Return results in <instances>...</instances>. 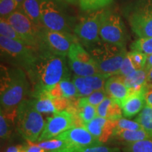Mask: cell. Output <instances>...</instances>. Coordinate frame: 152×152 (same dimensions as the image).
Instances as JSON below:
<instances>
[{"mask_svg": "<svg viewBox=\"0 0 152 152\" xmlns=\"http://www.w3.org/2000/svg\"><path fill=\"white\" fill-rule=\"evenodd\" d=\"M26 73L32 87L31 95L46 92L63 80L70 78L66 56L39 47Z\"/></svg>", "mask_w": 152, "mask_h": 152, "instance_id": "1", "label": "cell"}, {"mask_svg": "<svg viewBox=\"0 0 152 152\" xmlns=\"http://www.w3.org/2000/svg\"><path fill=\"white\" fill-rule=\"evenodd\" d=\"M31 92V85L25 70L1 64L0 73L1 111L7 115H16L18 106Z\"/></svg>", "mask_w": 152, "mask_h": 152, "instance_id": "2", "label": "cell"}, {"mask_svg": "<svg viewBox=\"0 0 152 152\" xmlns=\"http://www.w3.org/2000/svg\"><path fill=\"white\" fill-rule=\"evenodd\" d=\"M93 59L97 65L99 73L109 77L117 75L126 56L125 47L101 40L87 47Z\"/></svg>", "mask_w": 152, "mask_h": 152, "instance_id": "3", "label": "cell"}, {"mask_svg": "<svg viewBox=\"0 0 152 152\" xmlns=\"http://www.w3.org/2000/svg\"><path fill=\"white\" fill-rule=\"evenodd\" d=\"M15 123L18 133L26 141L36 143L46 122L42 113L35 108L32 99H26L16 110Z\"/></svg>", "mask_w": 152, "mask_h": 152, "instance_id": "4", "label": "cell"}, {"mask_svg": "<svg viewBox=\"0 0 152 152\" xmlns=\"http://www.w3.org/2000/svg\"><path fill=\"white\" fill-rule=\"evenodd\" d=\"M61 0H40V19L42 27L54 31L73 34L71 19Z\"/></svg>", "mask_w": 152, "mask_h": 152, "instance_id": "5", "label": "cell"}, {"mask_svg": "<svg viewBox=\"0 0 152 152\" xmlns=\"http://www.w3.org/2000/svg\"><path fill=\"white\" fill-rule=\"evenodd\" d=\"M0 49L1 59L11 66L26 71L35 59L38 49L22 42L0 36Z\"/></svg>", "mask_w": 152, "mask_h": 152, "instance_id": "6", "label": "cell"}, {"mask_svg": "<svg viewBox=\"0 0 152 152\" xmlns=\"http://www.w3.org/2000/svg\"><path fill=\"white\" fill-rule=\"evenodd\" d=\"M106 11L107 10L104 9L91 11L82 18L74 27L73 33L85 44L87 48L101 40L100 28Z\"/></svg>", "mask_w": 152, "mask_h": 152, "instance_id": "7", "label": "cell"}, {"mask_svg": "<svg viewBox=\"0 0 152 152\" xmlns=\"http://www.w3.org/2000/svg\"><path fill=\"white\" fill-rule=\"evenodd\" d=\"M67 56L70 68L75 75L86 77L100 73L92 56L78 39L72 45Z\"/></svg>", "mask_w": 152, "mask_h": 152, "instance_id": "8", "label": "cell"}, {"mask_svg": "<svg viewBox=\"0 0 152 152\" xmlns=\"http://www.w3.org/2000/svg\"><path fill=\"white\" fill-rule=\"evenodd\" d=\"M39 47L66 57L72 45L78 38L75 34L54 31L43 27L39 30Z\"/></svg>", "mask_w": 152, "mask_h": 152, "instance_id": "9", "label": "cell"}, {"mask_svg": "<svg viewBox=\"0 0 152 152\" xmlns=\"http://www.w3.org/2000/svg\"><path fill=\"white\" fill-rule=\"evenodd\" d=\"M77 123L79 125L80 123L75 114L69 110L67 109L54 114L47 118L38 142L56 137L68 130L77 127Z\"/></svg>", "mask_w": 152, "mask_h": 152, "instance_id": "10", "label": "cell"}, {"mask_svg": "<svg viewBox=\"0 0 152 152\" xmlns=\"http://www.w3.org/2000/svg\"><path fill=\"white\" fill-rule=\"evenodd\" d=\"M99 35L102 40L125 47V29L121 16L107 10L101 25Z\"/></svg>", "mask_w": 152, "mask_h": 152, "instance_id": "11", "label": "cell"}, {"mask_svg": "<svg viewBox=\"0 0 152 152\" xmlns=\"http://www.w3.org/2000/svg\"><path fill=\"white\" fill-rule=\"evenodd\" d=\"M28 46L38 49L40 44L39 29L20 11H15L7 19Z\"/></svg>", "mask_w": 152, "mask_h": 152, "instance_id": "12", "label": "cell"}, {"mask_svg": "<svg viewBox=\"0 0 152 152\" xmlns=\"http://www.w3.org/2000/svg\"><path fill=\"white\" fill-rule=\"evenodd\" d=\"M132 30L140 38L152 37V3L139 7L129 18Z\"/></svg>", "mask_w": 152, "mask_h": 152, "instance_id": "13", "label": "cell"}, {"mask_svg": "<svg viewBox=\"0 0 152 152\" xmlns=\"http://www.w3.org/2000/svg\"><path fill=\"white\" fill-rule=\"evenodd\" d=\"M35 108L41 113L54 114L68 109L74 99L53 98L46 93L31 95Z\"/></svg>", "mask_w": 152, "mask_h": 152, "instance_id": "14", "label": "cell"}, {"mask_svg": "<svg viewBox=\"0 0 152 152\" xmlns=\"http://www.w3.org/2000/svg\"><path fill=\"white\" fill-rule=\"evenodd\" d=\"M56 138L67 140L82 149L102 145L100 142L87 130L85 127H75L61 133Z\"/></svg>", "mask_w": 152, "mask_h": 152, "instance_id": "15", "label": "cell"}, {"mask_svg": "<svg viewBox=\"0 0 152 152\" xmlns=\"http://www.w3.org/2000/svg\"><path fill=\"white\" fill-rule=\"evenodd\" d=\"M84 127L102 144L112 137L115 128V121H109L97 115L90 123L85 124Z\"/></svg>", "mask_w": 152, "mask_h": 152, "instance_id": "16", "label": "cell"}, {"mask_svg": "<svg viewBox=\"0 0 152 152\" xmlns=\"http://www.w3.org/2000/svg\"><path fill=\"white\" fill-rule=\"evenodd\" d=\"M105 91L109 97L116 101L121 106L130 95V90L118 75L111 76L108 78L105 85Z\"/></svg>", "mask_w": 152, "mask_h": 152, "instance_id": "17", "label": "cell"}, {"mask_svg": "<svg viewBox=\"0 0 152 152\" xmlns=\"http://www.w3.org/2000/svg\"><path fill=\"white\" fill-rule=\"evenodd\" d=\"M147 90V89H146L140 92L130 94L121 105L124 116L130 118L141 112L146 105L144 96Z\"/></svg>", "mask_w": 152, "mask_h": 152, "instance_id": "18", "label": "cell"}, {"mask_svg": "<svg viewBox=\"0 0 152 152\" xmlns=\"http://www.w3.org/2000/svg\"><path fill=\"white\" fill-rule=\"evenodd\" d=\"M98 116L111 121H116L122 118L123 110L120 104L109 96L96 107Z\"/></svg>", "mask_w": 152, "mask_h": 152, "instance_id": "19", "label": "cell"}, {"mask_svg": "<svg viewBox=\"0 0 152 152\" xmlns=\"http://www.w3.org/2000/svg\"><path fill=\"white\" fill-rule=\"evenodd\" d=\"M47 95L53 98L68 99H75L78 98L77 89L70 78L63 80L56 84L55 86L46 92Z\"/></svg>", "mask_w": 152, "mask_h": 152, "instance_id": "20", "label": "cell"}, {"mask_svg": "<svg viewBox=\"0 0 152 152\" xmlns=\"http://www.w3.org/2000/svg\"><path fill=\"white\" fill-rule=\"evenodd\" d=\"M148 71L146 69L135 70L126 76H119L130 90V94L147 89L146 86Z\"/></svg>", "mask_w": 152, "mask_h": 152, "instance_id": "21", "label": "cell"}, {"mask_svg": "<svg viewBox=\"0 0 152 152\" xmlns=\"http://www.w3.org/2000/svg\"><path fill=\"white\" fill-rule=\"evenodd\" d=\"M36 144L46 150L47 152H77L83 149L71 142L56 137L45 141L38 142Z\"/></svg>", "mask_w": 152, "mask_h": 152, "instance_id": "22", "label": "cell"}, {"mask_svg": "<svg viewBox=\"0 0 152 152\" xmlns=\"http://www.w3.org/2000/svg\"><path fill=\"white\" fill-rule=\"evenodd\" d=\"M39 29L42 27L40 19V0H24L20 10Z\"/></svg>", "mask_w": 152, "mask_h": 152, "instance_id": "23", "label": "cell"}, {"mask_svg": "<svg viewBox=\"0 0 152 152\" xmlns=\"http://www.w3.org/2000/svg\"><path fill=\"white\" fill-rule=\"evenodd\" d=\"M112 137L127 143H132L147 139H152L151 137L144 130H118L116 128L114 129Z\"/></svg>", "mask_w": 152, "mask_h": 152, "instance_id": "24", "label": "cell"}, {"mask_svg": "<svg viewBox=\"0 0 152 152\" xmlns=\"http://www.w3.org/2000/svg\"><path fill=\"white\" fill-rule=\"evenodd\" d=\"M16 115H7L1 110L0 113V137L1 140H5L11 136L12 126L15 123Z\"/></svg>", "mask_w": 152, "mask_h": 152, "instance_id": "25", "label": "cell"}, {"mask_svg": "<svg viewBox=\"0 0 152 152\" xmlns=\"http://www.w3.org/2000/svg\"><path fill=\"white\" fill-rule=\"evenodd\" d=\"M135 121L139 123L143 130L152 138V107L146 104L136 118Z\"/></svg>", "mask_w": 152, "mask_h": 152, "instance_id": "26", "label": "cell"}, {"mask_svg": "<svg viewBox=\"0 0 152 152\" xmlns=\"http://www.w3.org/2000/svg\"><path fill=\"white\" fill-rule=\"evenodd\" d=\"M110 77L102 73H97L95 75L84 77L85 81L87 86L93 92L98 90H105V85L108 78Z\"/></svg>", "mask_w": 152, "mask_h": 152, "instance_id": "27", "label": "cell"}, {"mask_svg": "<svg viewBox=\"0 0 152 152\" xmlns=\"http://www.w3.org/2000/svg\"><path fill=\"white\" fill-rule=\"evenodd\" d=\"M112 2L113 0H78L81 9L90 12L103 9Z\"/></svg>", "mask_w": 152, "mask_h": 152, "instance_id": "28", "label": "cell"}, {"mask_svg": "<svg viewBox=\"0 0 152 152\" xmlns=\"http://www.w3.org/2000/svg\"><path fill=\"white\" fill-rule=\"evenodd\" d=\"M124 152H152V139L141 140L125 144Z\"/></svg>", "mask_w": 152, "mask_h": 152, "instance_id": "29", "label": "cell"}, {"mask_svg": "<svg viewBox=\"0 0 152 152\" xmlns=\"http://www.w3.org/2000/svg\"><path fill=\"white\" fill-rule=\"evenodd\" d=\"M0 36L25 43L22 37L18 35L16 30L13 28L7 19L0 18Z\"/></svg>", "mask_w": 152, "mask_h": 152, "instance_id": "30", "label": "cell"}, {"mask_svg": "<svg viewBox=\"0 0 152 152\" xmlns=\"http://www.w3.org/2000/svg\"><path fill=\"white\" fill-rule=\"evenodd\" d=\"M131 49L150 56L152 54V37L140 38L131 45Z\"/></svg>", "mask_w": 152, "mask_h": 152, "instance_id": "31", "label": "cell"}, {"mask_svg": "<svg viewBox=\"0 0 152 152\" xmlns=\"http://www.w3.org/2000/svg\"><path fill=\"white\" fill-rule=\"evenodd\" d=\"M72 81H73L76 89H77L78 98L86 97V96H90L92 92H94L87 85L85 81L84 77H81V76H77L75 75L73 77Z\"/></svg>", "mask_w": 152, "mask_h": 152, "instance_id": "32", "label": "cell"}, {"mask_svg": "<svg viewBox=\"0 0 152 152\" xmlns=\"http://www.w3.org/2000/svg\"><path fill=\"white\" fill-rule=\"evenodd\" d=\"M18 8L14 0H0L1 18L7 19Z\"/></svg>", "mask_w": 152, "mask_h": 152, "instance_id": "33", "label": "cell"}, {"mask_svg": "<svg viewBox=\"0 0 152 152\" xmlns=\"http://www.w3.org/2000/svg\"><path fill=\"white\" fill-rule=\"evenodd\" d=\"M128 54L136 70H140L144 68L147 60V55L140 52H137V51H131Z\"/></svg>", "mask_w": 152, "mask_h": 152, "instance_id": "34", "label": "cell"}, {"mask_svg": "<svg viewBox=\"0 0 152 152\" xmlns=\"http://www.w3.org/2000/svg\"><path fill=\"white\" fill-rule=\"evenodd\" d=\"M115 128L118 130H143L142 127L135 121H130L124 118H121L115 121Z\"/></svg>", "mask_w": 152, "mask_h": 152, "instance_id": "35", "label": "cell"}, {"mask_svg": "<svg viewBox=\"0 0 152 152\" xmlns=\"http://www.w3.org/2000/svg\"><path fill=\"white\" fill-rule=\"evenodd\" d=\"M108 96V94L105 90H98V91H94V92H92L90 96H86V97H83L84 99L86 102L90 103L92 105L97 106L102 103L103 101Z\"/></svg>", "mask_w": 152, "mask_h": 152, "instance_id": "36", "label": "cell"}, {"mask_svg": "<svg viewBox=\"0 0 152 152\" xmlns=\"http://www.w3.org/2000/svg\"><path fill=\"white\" fill-rule=\"evenodd\" d=\"M135 68H134V65H133L130 56H128V54H127L126 56L125 57L124 60H123L122 66H121V69H120L119 72L118 73L117 75L122 76V77H123V76H126L129 75L130 73H132V72L135 71Z\"/></svg>", "mask_w": 152, "mask_h": 152, "instance_id": "37", "label": "cell"}, {"mask_svg": "<svg viewBox=\"0 0 152 152\" xmlns=\"http://www.w3.org/2000/svg\"><path fill=\"white\" fill-rule=\"evenodd\" d=\"M77 152H121V151L118 148L106 147L102 144V145L85 148Z\"/></svg>", "mask_w": 152, "mask_h": 152, "instance_id": "38", "label": "cell"}, {"mask_svg": "<svg viewBox=\"0 0 152 152\" xmlns=\"http://www.w3.org/2000/svg\"><path fill=\"white\" fill-rule=\"evenodd\" d=\"M28 145L23 146L24 149L26 150V152H47L45 149H42V148L39 147L36 143H33V142H28Z\"/></svg>", "mask_w": 152, "mask_h": 152, "instance_id": "39", "label": "cell"}, {"mask_svg": "<svg viewBox=\"0 0 152 152\" xmlns=\"http://www.w3.org/2000/svg\"><path fill=\"white\" fill-rule=\"evenodd\" d=\"M144 97L146 104L152 107V88H147Z\"/></svg>", "mask_w": 152, "mask_h": 152, "instance_id": "40", "label": "cell"}, {"mask_svg": "<svg viewBox=\"0 0 152 152\" xmlns=\"http://www.w3.org/2000/svg\"><path fill=\"white\" fill-rule=\"evenodd\" d=\"M146 86L147 87V88H152V68L148 71Z\"/></svg>", "mask_w": 152, "mask_h": 152, "instance_id": "41", "label": "cell"}, {"mask_svg": "<svg viewBox=\"0 0 152 152\" xmlns=\"http://www.w3.org/2000/svg\"><path fill=\"white\" fill-rule=\"evenodd\" d=\"M152 68V54L150 56H148L147 62H146L145 66H144V69L147 70V71H149L150 69Z\"/></svg>", "mask_w": 152, "mask_h": 152, "instance_id": "42", "label": "cell"}, {"mask_svg": "<svg viewBox=\"0 0 152 152\" xmlns=\"http://www.w3.org/2000/svg\"><path fill=\"white\" fill-rule=\"evenodd\" d=\"M23 146H11V147L7 148L5 152H20L22 149Z\"/></svg>", "mask_w": 152, "mask_h": 152, "instance_id": "43", "label": "cell"}, {"mask_svg": "<svg viewBox=\"0 0 152 152\" xmlns=\"http://www.w3.org/2000/svg\"><path fill=\"white\" fill-rule=\"evenodd\" d=\"M14 1H16V5H17V8H18L17 10H20V8H21L22 4H23V3L24 0H14Z\"/></svg>", "mask_w": 152, "mask_h": 152, "instance_id": "44", "label": "cell"}, {"mask_svg": "<svg viewBox=\"0 0 152 152\" xmlns=\"http://www.w3.org/2000/svg\"><path fill=\"white\" fill-rule=\"evenodd\" d=\"M61 1H62L63 2H66L68 4H75L77 1H78V0H61Z\"/></svg>", "mask_w": 152, "mask_h": 152, "instance_id": "45", "label": "cell"}, {"mask_svg": "<svg viewBox=\"0 0 152 152\" xmlns=\"http://www.w3.org/2000/svg\"><path fill=\"white\" fill-rule=\"evenodd\" d=\"M20 152H26V150H25L23 146V147H22V149H21V150H20Z\"/></svg>", "mask_w": 152, "mask_h": 152, "instance_id": "46", "label": "cell"}]
</instances>
